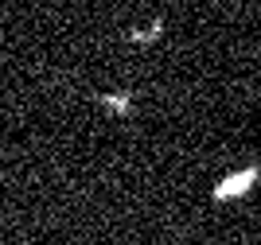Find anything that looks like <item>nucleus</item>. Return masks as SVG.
<instances>
[{
	"label": "nucleus",
	"instance_id": "obj_1",
	"mask_svg": "<svg viewBox=\"0 0 261 245\" xmlns=\"http://www.w3.org/2000/svg\"><path fill=\"white\" fill-rule=\"evenodd\" d=\"M257 183H261V168H257V164H246V168L222 175V179L215 183L211 199H215V203H238V199H246Z\"/></svg>",
	"mask_w": 261,
	"mask_h": 245
},
{
	"label": "nucleus",
	"instance_id": "obj_2",
	"mask_svg": "<svg viewBox=\"0 0 261 245\" xmlns=\"http://www.w3.org/2000/svg\"><path fill=\"white\" fill-rule=\"evenodd\" d=\"M98 105L106 109V113H117V117H129L133 109H137V97L129 94V90H113V94H101Z\"/></svg>",
	"mask_w": 261,
	"mask_h": 245
},
{
	"label": "nucleus",
	"instance_id": "obj_3",
	"mask_svg": "<svg viewBox=\"0 0 261 245\" xmlns=\"http://www.w3.org/2000/svg\"><path fill=\"white\" fill-rule=\"evenodd\" d=\"M164 32H168V20L160 16V20H152L148 28H133V32H129V43H133V47H152V43H160Z\"/></svg>",
	"mask_w": 261,
	"mask_h": 245
}]
</instances>
